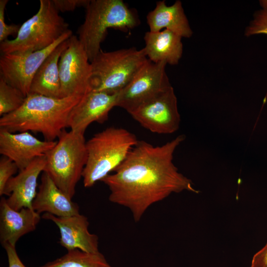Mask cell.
<instances>
[{
  "label": "cell",
  "instance_id": "26",
  "mask_svg": "<svg viewBox=\"0 0 267 267\" xmlns=\"http://www.w3.org/2000/svg\"><path fill=\"white\" fill-rule=\"evenodd\" d=\"M90 0H52L54 6L59 11H72L78 7L86 8Z\"/></svg>",
  "mask_w": 267,
  "mask_h": 267
},
{
  "label": "cell",
  "instance_id": "20",
  "mask_svg": "<svg viewBox=\"0 0 267 267\" xmlns=\"http://www.w3.org/2000/svg\"><path fill=\"white\" fill-rule=\"evenodd\" d=\"M68 45V39L59 44L44 60L32 80L30 93L62 98L58 63Z\"/></svg>",
  "mask_w": 267,
  "mask_h": 267
},
{
  "label": "cell",
  "instance_id": "23",
  "mask_svg": "<svg viewBox=\"0 0 267 267\" xmlns=\"http://www.w3.org/2000/svg\"><path fill=\"white\" fill-rule=\"evenodd\" d=\"M262 9L257 11L254 18L246 29L245 35L258 34L267 35V0H261Z\"/></svg>",
  "mask_w": 267,
  "mask_h": 267
},
{
  "label": "cell",
  "instance_id": "11",
  "mask_svg": "<svg viewBox=\"0 0 267 267\" xmlns=\"http://www.w3.org/2000/svg\"><path fill=\"white\" fill-rule=\"evenodd\" d=\"M141 126L158 134H171L178 130L180 116L177 98L171 86L129 113Z\"/></svg>",
  "mask_w": 267,
  "mask_h": 267
},
{
  "label": "cell",
  "instance_id": "1",
  "mask_svg": "<svg viewBox=\"0 0 267 267\" xmlns=\"http://www.w3.org/2000/svg\"><path fill=\"white\" fill-rule=\"evenodd\" d=\"M185 138L180 134L159 146L138 140L114 173L101 181L110 190L109 201L129 209L138 222L152 205L173 193H198L173 163L174 152Z\"/></svg>",
  "mask_w": 267,
  "mask_h": 267
},
{
  "label": "cell",
  "instance_id": "22",
  "mask_svg": "<svg viewBox=\"0 0 267 267\" xmlns=\"http://www.w3.org/2000/svg\"><path fill=\"white\" fill-rule=\"evenodd\" d=\"M26 96L0 77V116L11 113L23 104Z\"/></svg>",
  "mask_w": 267,
  "mask_h": 267
},
{
  "label": "cell",
  "instance_id": "27",
  "mask_svg": "<svg viewBox=\"0 0 267 267\" xmlns=\"http://www.w3.org/2000/svg\"><path fill=\"white\" fill-rule=\"evenodd\" d=\"M8 262V267H26L20 259L15 246L7 244L4 246Z\"/></svg>",
  "mask_w": 267,
  "mask_h": 267
},
{
  "label": "cell",
  "instance_id": "7",
  "mask_svg": "<svg viewBox=\"0 0 267 267\" xmlns=\"http://www.w3.org/2000/svg\"><path fill=\"white\" fill-rule=\"evenodd\" d=\"M147 60L143 48L131 47L109 52L101 49L90 62L91 91L109 94L120 92Z\"/></svg>",
  "mask_w": 267,
  "mask_h": 267
},
{
  "label": "cell",
  "instance_id": "3",
  "mask_svg": "<svg viewBox=\"0 0 267 267\" xmlns=\"http://www.w3.org/2000/svg\"><path fill=\"white\" fill-rule=\"evenodd\" d=\"M85 8V20L77 33L90 62L101 49L108 29L126 32L139 24L136 13L122 0H90Z\"/></svg>",
  "mask_w": 267,
  "mask_h": 267
},
{
  "label": "cell",
  "instance_id": "18",
  "mask_svg": "<svg viewBox=\"0 0 267 267\" xmlns=\"http://www.w3.org/2000/svg\"><path fill=\"white\" fill-rule=\"evenodd\" d=\"M146 20L151 32L166 29L186 38L193 34L180 0L171 5H167L165 0L156 2L155 8L147 14Z\"/></svg>",
  "mask_w": 267,
  "mask_h": 267
},
{
  "label": "cell",
  "instance_id": "13",
  "mask_svg": "<svg viewBox=\"0 0 267 267\" xmlns=\"http://www.w3.org/2000/svg\"><path fill=\"white\" fill-rule=\"evenodd\" d=\"M118 96V93L89 92L71 111L68 128L73 132L85 134L87 128L92 123H104L108 119L110 110L116 106Z\"/></svg>",
  "mask_w": 267,
  "mask_h": 267
},
{
  "label": "cell",
  "instance_id": "2",
  "mask_svg": "<svg viewBox=\"0 0 267 267\" xmlns=\"http://www.w3.org/2000/svg\"><path fill=\"white\" fill-rule=\"evenodd\" d=\"M83 96L55 98L29 93L19 109L0 117V129L40 133L44 140L54 141L68 128L71 112Z\"/></svg>",
  "mask_w": 267,
  "mask_h": 267
},
{
  "label": "cell",
  "instance_id": "8",
  "mask_svg": "<svg viewBox=\"0 0 267 267\" xmlns=\"http://www.w3.org/2000/svg\"><path fill=\"white\" fill-rule=\"evenodd\" d=\"M61 97L84 96L91 91V66L78 38L72 35L59 60Z\"/></svg>",
  "mask_w": 267,
  "mask_h": 267
},
{
  "label": "cell",
  "instance_id": "6",
  "mask_svg": "<svg viewBox=\"0 0 267 267\" xmlns=\"http://www.w3.org/2000/svg\"><path fill=\"white\" fill-rule=\"evenodd\" d=\"M59 12L52 0H40L38 12L20 26L16 37L0 43L1 53L36 51L52 44L69 29Z\"/></svg>",
  "mask_w": 267,
  "mask_h": 267
},
{
  "label": "cell",
  "instance_id": "19",
  "mask_svg": "<svg viewBox=\"0 0 267 267\" xmlns=\"http://www.w3.org/2000/svg\"><path fill=\"white\" fill-rule=\"evenodd\" d=\"M181 39L178 35L166 29L146 32L143 49L147 58L154 63L178 64L182 54Z\"/></svg>",
  "mask_w": 267,
  "mask_h": 267
},
{
  "label": "cell",
  "instance_id": "4",
  "mask_svg": "<svg viewBox=\"0 0 267 267\" xmlns=\"http://www.w3.org/2000/svg\"><path fill=\"white\" fill-rule=\"evenodd\" d=\"M138 140L128 130L114 127L96 133L86 142L88 159L83 173L85 187H91L114 172Z\"/></svg>",
  "mask_w": 267,
  "mask_h": 267
},
{
  "label": "cell",
  "instance_id": "10",
  "mask_svg": "<svg viewBox=\"0 0 267 267\" xmlns=\"http://www.w3.org/2000/svg\"><path fill=\"white\" fill-rule=\"evenodd\" d=\"M167 64L148 59L130 83L120 92L116 106L129 113L172 86L166 72Z\"/></svg>",
  "mask_w": 267,
  "mask_h": 267
},
{
  "label": "cell",
  "instance_id": "16",
  "mask_svg": "<svg viewBox=\"0 0 267 267\" xmlns=\"http://www.w3.org/2000/svg\"><path fill=\"white\" fill-rule=\"evenodd\" d=\"M42 217L33 208H23L20 210L11 208L6 198L0 201V242L1 245L15 246L23 235L36 228Z\"/></svg>",
  "mask_w": 267,
  "mask_h": 267
},
{
  "label": "cell",
  "instance_id": "9",
  "mask_svg": "<svg viewBox=\"0 0 267 267\" xmlns=\"http://www.w3.org/2000/svg\"><path fill=\"white\" fill-rule=\"evenodd\" d=\"M72 35V31L69 29L52 44L41 50L2 54L0 77L26 97L32 80L43 62L59 44Z\"/></svg>",
  "mask_w": 267,
  "mask_h": 267
},
{
  "label": "cell",
  "instance_id": "25",
  "mask_svg": "<svg viewBox=\"0 0 267 267\" xmlns=\"http://www.w3.org/2000/svg\"><path fill=\"white\" fill-rule=\"evenodd\" d=\"M8 0H0V42L8 40L9 36L17 35L20 26L19 25H8L5 21V11Z\"/></svg>",
  "mask_w": 267,
  "mask_h": 267
},
{
  "label": "cell",
  "instance_id": "28",
  "mask_svg": "<svg viewBox=\"0 0 267 267\" xmlns=\"http://www.w3.org/2000/svg\"><path fill=\"white\" fill-rule=\"evenodd\" d=\"M250 267H267V243L254 255Z\"/></svg>",
  "mask_w": 267,
  "mask_h": 267
},
{
  "label": "cell",
  "instance_id": "5",
  "mask_svg": "<svg viewBox=\"0 0 267 267\" xmlns=\"http://www.w3.org/2000/svg\"><path fill=\"white\" fill-rule=\"evenodd\" d=\"M84 134L64 130L45 155V172L56 185L72 199L88 159Z\"/></svg>",
  "mask_w": 267,
  "mask_h": 267
},
{
  "label": "cell",
  "instance_id": "17",
  "mask_svg": "<svg viewBox=\"0 0 267 267\" xmlns=\"http://www.w3.org/2000/svg\"><path fill=\"white\" fill-rule=\"evenodd\" d=\"M37 213H49L57 217H68L80 214L78 205L64 193L44 172L32 203Z\"/></svg>",
  "mask_w": 267,
  "mask_h": 267
},
{
  "label": "cell",
  "instance_id": "12",
  "mask_svg": "<svg viewBox=\"0 0 267 267\" xmlns=\"http://www.w3.org/2000/svg\"><path fill=\"white\" fill-rule=\"evenodd\" d=\"M56 142L41 140L29 132L13 133L0 129V154L12 160L19 171L45 155Z\"/></svg>",
  "mask_w": 267,
  "mask_h": 267
},
{
  "label": "cell",
  "instance_id": "21",
  "mask_svg": "<svg viewBox=\"0 0 267 267\" xmlns=\"http://www.w3.org/2000/svg\"><path fill=\"white\" fill-rule=\"evenodd\" d=\"M40 267H112L100 252L89 253L78 249Z\"/></svg>",
  "mask_w": 267,
  "mask_h": 267
},
{
  "label": "cell",
  "instance_id": "24",
  "mask_svg": "<svg viewBox=\"0 0 267 267\" xmlns=\"http://www.w3.org/2000/svg\"><path fill=\"white\" fill-rule=\"evenodd\" d=\"M19 170L16 164L9 158L2 156L0 159V196L3 195L6 183Z\"/></svg>",
  "mask_w": 267,
  "mask_h": 267
},
{
  "label": "cell",
  "instance_id": "15",
  "mask_svg": "<svg viewBox=\"0 0 267 267\" xmlns=\"http://www.w3.org/2000/svg\"><path fill=\"white\" fill-rule=\"evenodd\" d=\"M45 164V155L38 157L8 180L3 195L8 196L6 201L11 208L15 210L32 208V203L38 192V179L44 172Z\"/></svg>",
  "mask_w": 267,
  "mask_h": 267
},
{
  "label": "cell",
  "instance_id": "14",
  "mask_svg": "<svg viewBox=\"0 0 267 267\" xmlns=\"http://www.w3.org/2000/svg\"><path fill=\"white\" fill-rule=\"evenodd\" d=\"M42 218L51 221L60 231V245L68 251L78 249L89 253L99 252L98 237L89 231L88 218L80 214L68 217H57L44 213Z\"/></svg>",
  "mask_w": 267,
  "mask_h": 267
}]
</instances>
